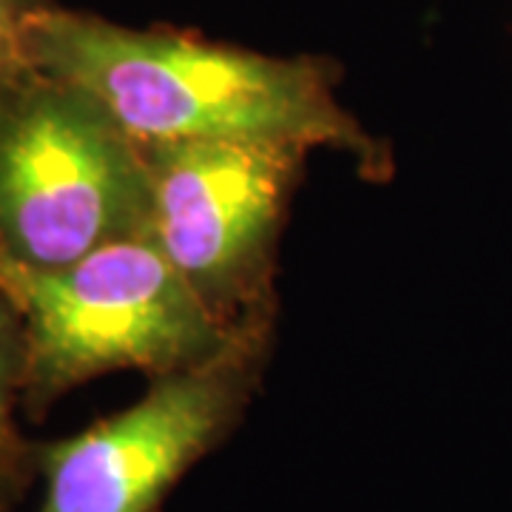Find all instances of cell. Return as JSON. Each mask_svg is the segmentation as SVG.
<instances>
[{
	"label": "cell",
	"instance_id": "3957f363",
	"mask_svg": "<svg viewBox=\"0 0 512 512\" xmlns=\"http://www.w3.org/2000/svg\"><path fill=\"white\" fill-rule=\"evenodd\" d=\"M148 225L143 148L94 97L35 72L0 103V256L52 271Z\"/></svg>",
	"mask_w": 512,
	"mask_h": 512
},
{
	"label": "cell",
	"instance_id": "6da1fadb",
	"mask_svg": "<svg viewBox=\"0 0 512 512\" xmlns=\"http://www.w3.org/2000/svg\"><path fill=\"white\" fill-rule=\"evenodd\" d=\"M37 72L94 97L137 146L265 140L342 151L365 177H390V148L339 103V69L177 29H131L49 3L26 26Z\"/></svg>",
	"mask_w": 512,
	"mask_h": 512
},
{
	"label": "cell",
	"instance_id": "5b68a950",
	"mask_svg": "<svg viewBox=\"0 0 512 512\" xmlns=\"http://www.w3.org/2000/svg\"><path fill=\"white\" fill-rule=\"evenodd\" d=\"M148 234L228 328L274 313V259L308 148L265 140L151 143Z\"/></svg>",
	"mask_w": 512,
	"mask_h": 512
},
{
	"label": "cell",
	"instance_id": "277c9868",
	"mask_svg": "<svg viewBox=\"0 0 512 512\" xmlns=\"http://www.w3.org/2000/svg\"><path fill=\"white\" fill-rule=\"evenodd\" d=\"M274 313L242 325L214 359L151 379L146 396L80 433L35 441L32 512H160L194 464L245 419L271 356Z\"/></svg>",
	"mask_w": 512,
	"mask_h": 512
},
{
	"label": "cell",
	"instance_id": "8992f818",
	"mask_svg": "<svg viewBox=\"0 0 512 512\" xmlns=\"http://www.w3.org/2000/svg\"><path fill=\"white\" fill-rule=\"evenodd\" d=\"M26 376V330L18 305L0 285V512H15L37 478L35 441L18 427Z\"/></svg>",
	"mask_w": 512,
	"mask_h": 512
},
{
	"label": "cell",
	"instance_id": "52a82bcc",
	"mask_svg": "<svg viewBox=\"0 0 512 512\" xmlns=\"http://www.w3.org/2000/svg\"><path fill=\"white\" fill-rule=\"evenodd\" d=\"M55 0H0V103L37 72L26 55V26Z\"/></svg>",
	"mask_w": 512,
	"mask_h": 512
},
{
	"label": "cell",
	"instance_id": "7a4b0ae2",
	"mask_svg": "<svg viewBox=\"0 0 512 512\" xmlns=\"http://www.w3.org/2000/svg\"><path fill=\"white\" fill-rule=\"evenodd\" d=\"M0 285L26 330L20 407L32 421L106 373L140 370L160 379L202 365L242 328L222 325L202 305L148 231L52 271L0 256Z\"/></svg>",
	"mask_w": 512,
	"mask_h": 512
}]
</instances>
